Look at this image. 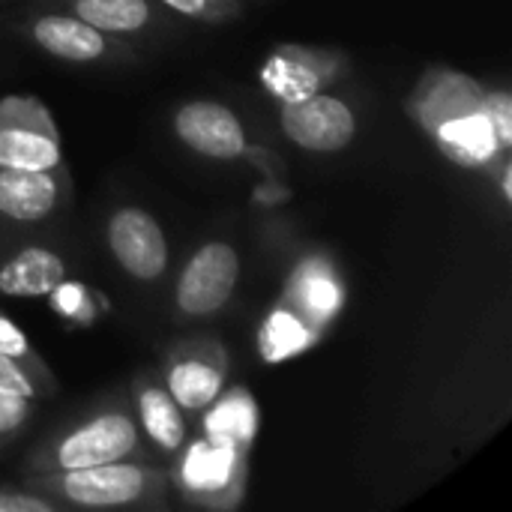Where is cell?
<instances>
[{
    "label": "cell",
    "mask_w": 512,
    "mask_h": 512,
    "mask_svg": "<svg viewBox=\"0 0 512 512\" xmlns=\"http://www.w3.org/2000/svg\"><path fill=\"white\" fill-rule=\"evenodd\" d=\"M240 279V255L231 243L213 240L189 255L174 285V306L186 318H210L222 312Z\"/></svg>",
    "instance_id": "obj_4"
},
{
    "label": "cell",
    "mask_w": 512,
    "mask_h": 512,
    "mask_svg": "<svg viewBox=\"0 0 512 512\" xmlns=\"http://www.w3.org/2000/svg\"><path fill=\"white\" fill-rule=\"evenodd\" d=\"M0 390L39 402V399H48V396L57 393V381L39 378L33 369H27V366H21L18 360L0 354Z\"/></svg>",
    "instance_id": "obj_22"
},
{
    "label": "cell",
    "mask_w": 512,
    "mask_h": 512,
    "mask_svg": "<svg viewBox=\"0 0 512 512\" xmlns=\"http://www.w3.org/2000/svg\"><path fill=\"white\" fill-rule=\"evenodd\" d=\"M282 306H288L315 333H321V327L342 306V288L330 267H324L321 261H312V264H303L300 273H294Z\"/></svg>",
    "instance_id": "obj_14"
},
{
    "label": "cell",
    "mask_w": 512,
    "mask_h": 512,
    "mask_svg": "<svg viewBox=\"0 0 512 512\" xmlns=\"http://www.w3.org/2000/svg\"><path fill=\"white\" fill-rule=\"evenodd\" d=\"M279 126L291 144L309 153H339L357 135L354 108L330 93H312L294 102H282Z\"/></svg>",
    "instance_id": "obj_6"
},
{
    "label": "cell",
    "mask_w": 512,
    "mask_h": 512,
    "mask_svg": "<svg viewBox=\"0 0 512 512\" xmlns=\"http://www.w3.org/2000/svg\"><path fill=\"white\" fill-rule=\"evenodd\" d=\"M483 99H486V90L474 78H468L462 72L441 69V72L423 78V84L417 87V93L411 99V117L426 132H435L441 123L483 111Z\"/></svg>",
    "instance_id": "obj_10"
},
{
    "label": "cell",
    "mask_w": 512,
    "mask_h": 512,
    "mask_svg": "<svg viewBox=\"0 0 512 512\" xmlns=\"http://www.w3.org/2000/svg\"><path fill=\"white\" fill-rule=\"evenodd\" d=\"M0 168H15V171L63 168L60 138L42 135V132H33V129L0 126Z\"/></svg>",
    "instance_id": "obj_16"
},
{
    "label": "cell",
    "mask_w": 512,
    "mask_h": 512,
    "mask_svg": "<svg viewBox=\"0 0 512 512\" xmlns=\"http://www.w3.org/2000/svg\"><path fill=\"white\" fill-rule=\"evenodd\" d=\"M501 186H504V198L512 201V192H510V168H504V177H501Z\"/></svg>",
    "instance_id": "obj_28"
},
{
    "label": "cell",
    "mask_w": 512,
    "mask_h": 512,
    "mask_svg": "<svg viewBox=\"0 0 512 512\" xmlns=\"http://www.w3.org/2000/svg\"><path fill=\"white\" fill-rule=\"evenodd\" d=\"M228 378V354L216 339L177 342L162 369V384L183 414H204L222 393Z\"/></svg>",
    "instance_id": "obj_5"
},
{
    "label": "cell",
    "mask_w": 512,
    "mask_h": 512,
    "mask_svg": "<svg viewBox=\"0 0 512 512\" xmlns=\"http://www.w3.org/2000/svg\"><path fill=\"white\" fill-rule=\"evenodd\" d=\"M69 195V174L63 168L51 171H15L0 168V216L12 222H42Z\"/></svg>",
    "instance_id": "obj_9"
},
{
    "label": "cell",
    "mask_w": 512,
    "mask_h": 512,
    "mask_svg": "<svg viewBox=\"0 0 512 512\" xmlns=\"http://www.w3.org/2000/svg\"><path fill=\"white\" fill-rule=\"evenodd\" d=\"M0 512H60L54 501L27 489V486H3L0 489Z\"/></svg>",
    "instance_id": "obj_27"
},
{
    "label": "cell",
    "mask_w": 512,
    "mask_h": 512,
    "mask_svg": "<svg viewBox=\"0 0 512 512\" xmlns=\"http://www.w3.org/2000/svg\"><path fill=\"white\" fill-rule=\"evenodd\" d=\"M0 354H3V357L18 360V363H21V366H27V369H33L39 378L54 381V375L48 372L45 360H42V357H39V351L33 348V342L27 339V333H24L12 318H6L3 312H0Z\"/></svg>",
    "instance_id": "obj_23"
},
{
    "label": "cell",
    "mask_w": 512,
    "mask_h": 512,
    "mask_svg": "<svg viewBox=\"0 0 512 512\" xmlns=\"http://www.w3.org/2000/svg\"><path fill=\"white\" fill-rule=\"evenodd\" d=\"M69 9L105 36H135L153 24L150 0H69Z\"/></svg>",
    "instance_id": "obj_17"
},
{
    "label": "cell",
    "mask_w": 512,
    "mask_h": 512,
    "mask_svg": "<svg viewBox=\"0 0 512 512\" xmlns=\"http://www.w3.org/2000/svg\"><path fill=\"white\" fill-rule=\"evenodd\" d=\"M315 339H318V333L303 318H297L288 306L279 303L270 312V318H267V324L261 330V354L270 363L273 360H285V357L309 348Z\"/></svg>",
    "instance_id": "obj_20"
},
{
    "label": "cell",
    "mask_w": 512,
    "mask_h": 512,
    "mask_svg": "<svg viewBox=\"0 0 512 512\" xmlns=\"http://www.w3.org/2000/svg\"><path fill=\"white\" fill-rule=\"evenodd\" d=\"M30 36L42 51L66 63H96L105 60L111 51L108 36L93 24L81 21L78 15H60V12L39 15L30 24Z\"/></svg>",
    "instance_id": "obj_12"
},
{
    "label": "cell",
    "mask_w": 512,
    "mask_h": 512,
    "mask_svg": "<svg viewBox=\"0 0 512 512\" xmlns=\"http://www.w3.org/2000/svg\"><path fill=\"white\" fill-rule=\"evenodd\" d=\"M135 423L138 432L165 456H174L189 441L186 414L159 375H141L135 381Z\"/></svg>",
    "instance_id": "obj_11"
},
{
    "label": "cell",
    "mask_w": 512,
    "mask_h": 512,
    "mask_svg": "<svg viewBox=\"0 0 512 512\" xmlns=\"http://www.w3.org/2000/svg\"><path fill=\"white\" fill-rule=\"evenodd\" d=\"M66 282V261L48 246H24L0 264L3 297H48Z\"/></svg>",
    "instance_id": "obj_13"
},
{
    "label": "cell",
    "mask_w": 512,
    "mask_h": 512,
    "mask_svg": "<svg viewBox=\"0 0 512 512\" xmlns=\"http://www.w3.org/2000/svg\"><path fill=\"white\" fill-rule=\"evenodd\" d=\"M159 3L195 21H225L240 15V0H159Z\"/></svg>",
    "instance_id": "obj_25"
},
{
    "label": "cell",
    "mask_w": 512,
    "mask_h": 512,
    "mask_svg": "<svg viewBox=\"0 0 512 512\" xmlns=\"http://www.w3.org/2000/svg\"><path fill=\"white\" fill-rule=\"evenodd\" d=\"M141 456V432L126 402H108L84 420L54 432L27 459L24 474H57Z\"/></svg>",
    "instance_id": "obj_2"
},
{
    "label": "cell",
    "mask_w": 512,
    "mask_h": 512,
    "mask_svg": "<svg viewBox=\"0 0 512 512\" xmlns=\"http://www.w3.org/2000/svg\"><path fill=\"white\" fill-rule=\"evenodd\" d=\"M432 135H435V141H438V147H441V153L447 159H453L459 165H468V168H480L495 153L504 150L498 144V135L492 129L486 111H477V114L441 123Z\"/></svg>",
    "instance_id": "obj_15"
},
{
    "label": "cell",
    "mask_w": 512,
    "mask_h": 512,
    "mask_svg": "<svg viewBox=\"0 0 512 512\" xmlns=\"http://www.w3.org/2000/svg\"><path fill=\"white\" fill-rule=\"evenodd\" d=\"M108 249L120 270L138 282H156L168 270V240L153 213L144 207H120L111 213Z\"/></svg>",
    "instance_id": "obj_7"
},
{
    "label": "cell",
    "mask_w": 512,
    "mask_h": 512,
    "mask_svg": "<svg viewBox=\"0 0 512 512\" xmlns=\"http://www.w3.org/2000/svg\"><path fill=\"white\" fill-rule=\"evenodd\" d=\"M27 489L45 495L57 510H162L168 507V471L123 459L93 468L30 474Z\"/></svg>",
    "instance_id": "obj_1"
},
{
    "label": "cell",
    "mask_w": 512,
    "mask_h": 512,
    "mask_svg": "<svg viewBox=\"0 0 512 512\" xmlns=\"http://www.w3.org/2000/svg\"><path fill=\"white\" fill-rule=\"evenodd\" d=\"M246 453L249 447L201 432V438L186 441L174 453L177 468L168 471V480L186 504L204 510H234L246 492Z\"/></svg>",
    "instance_id": "obj_3"
},
{
    "label": "cell",
    "mask_w": 512,
    "mask_h": 512,
    "mask_svg": "<svg viewBox=\"0 0 512 512\" xmlns=\"http://www.w3.org/2000/svg\"><path fill=\"white\" fill-rule=\"evenodd\" d=\"M483 111L498 135V144L507 150L512 138V102L507 90H486V99H483Z\"/></svg>",
    "instance_id": "obj_26"
},
{
    "label": "cell",
    "mask_w": 512,
    "mask_h": 512,
    "mask_svg": "<svg viewBox=\"0 0 512 512\" xmlns=\"http://www.w3.org/2000/svg\"><path fill=\"white\" fill-rule=\"evenodd\" d=\"M0 126H12V129H33L51 138H60L54 117L48 114V108L33 99V96H3L0 99Z\"/></svg>",
    "instance_id": "obj_21"
},
{
    "label": "cell",
    "mask_w": 512,
    "mask_h": 512,
    "mask_svg": "<svg viewBox=\"0 0 512 512\" xmlns=\"http://www.w3.org/2000/svg\"><path fill=\"white\" fill-rule=\"evenodd\" d=\"M174 135L198 156L207 159H240L249 150V138L246 129L240 123V117L222 105V102H210V99H192L183 102L174 117H171Z\"/></svg>",
    "instance_id": "obj_8"
},
{
    "label": "cell",
    "mask_w": 512,
    "mask_h": 512,
    "mask_svg": "<svg viewBox=\"0 0 512 512\" xmlns=\"http://www.w3.org/2000/svg\"><path fill=\"white\" fill-rule=\"evenodd\" d=\"M36 417V402L0 390V447L12 444Z\"/></svg>",
    "instance_id": "obj_24"
},
{
    "label": "cell",
    "mask_w": 512,
    "mask_h": 512,
    "mask_svg": "<svg viewBox=\"0 0 512 512\" xmlns=\"http://www.w3.org/2000/svg\"><path fill=\"white\" fill-rule=\"evenodd\" d=\"M327 75L309 60L306 51H276L264 66V84L282 102H294L321 90Z\"/></svg>",
    "instance_id": "obj_18"
},
{
    "label": "cell",
    "mask_w": 512,
    "mask_h": 512,
    "mask_svg": "<svg viewBox=\"0 0 512 512\" xmlns=\"http://www.w3.org/2000/svg\"><path fill=\"white\" fill-rule=\"evenodd\" d=\"M201 417H204V426H201L204 435H216L240 447H249L255 438L258 411L246 390H231L228 396H219Z\"/></svg>",
    "instance_id": "obj_19"
}]
</instances>
